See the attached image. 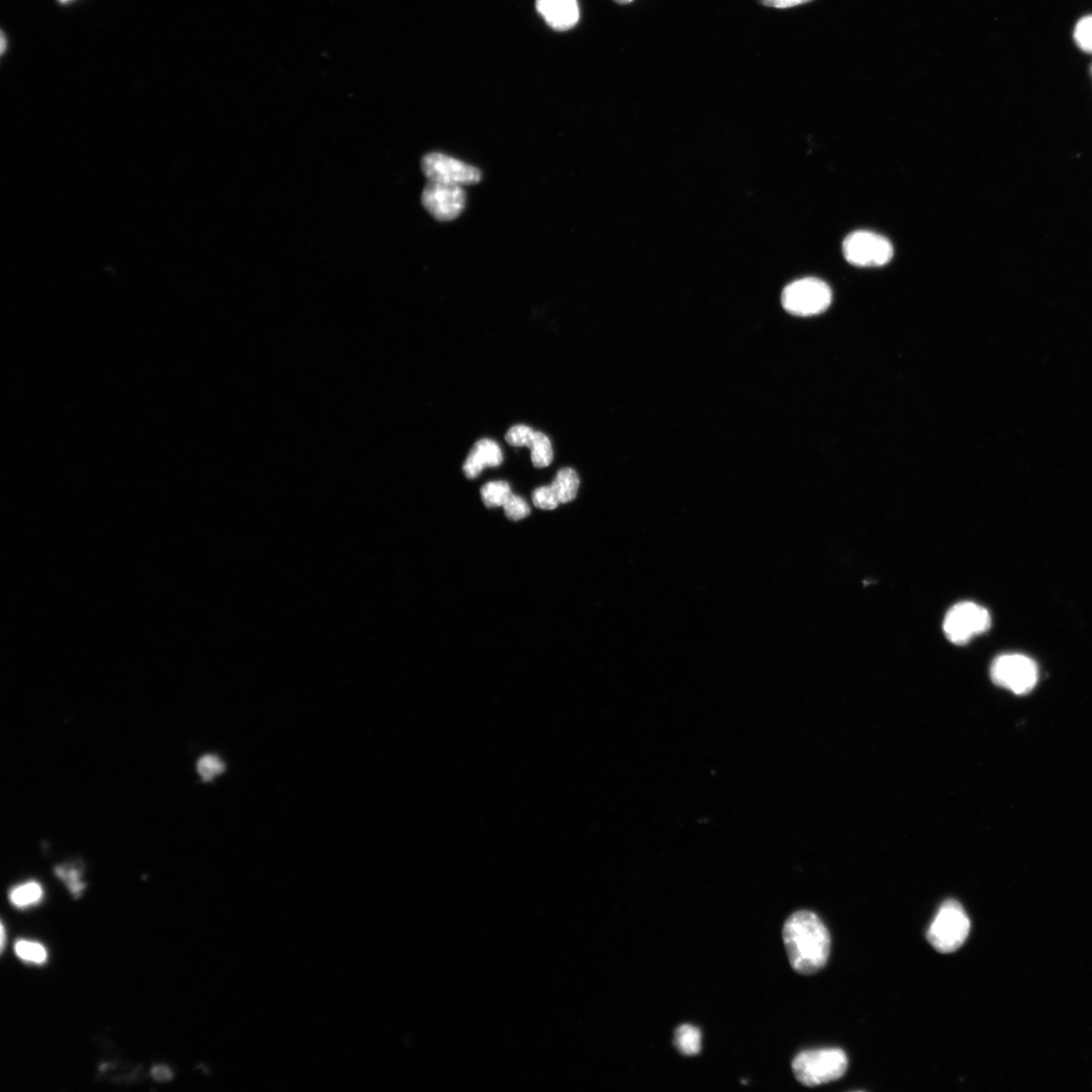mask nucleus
Instances as JSON below:
<instances>
[{"label":"nucleus","mask_w":1092,"mask_h":1092,"mask_svg":"<svg viewBox=\"0 0 1092 1092\" xmlns=\"http://www.w3.org/2000/svg\"><path fill=\"white\" fill-rule=\"evenodd\" d=\"M783 940L791 967L797 974L813 976L826 966L831 936L814 912L800 910L793 914L784 924Z\"/></svg>","instance_id":"1"},{"label":"nucleus","mask_w":1092,"mask_h":1092,"mask_svg":"<svg viewBox=\"0 0 1092 1092\" xmlns=\"http://www.w3.org/2000/svg\"><path fill=\"white\" fill-rule=\"evenodd\" d=\"M849 1062L839 1048L803 1051L792 1062L797 1080L805 1086H818L837 1080L846 1073Z\"/></svg>","instance_id":"2"},{"label":"nucleus","mask_w":1092,"mask_h":1092,"mask_svg":"<svg viewBox=\"0 0 1092 1092\" xmlns=\"http://www.w3.org/2000/svg\"><path fill=\"white\" fill-rule=\"evenodd\" d=\"M970 926V920L961 904L948 900L939 908L926 932V938L938 952L954 953L966 941Z\"/></svg>","instance_id":"3"},{"label":"nucleus","mask_w":1092,"mask_h":1092,"mask_svg":"<svg viewBox=\"0 0 1092 1092\" xmlns=\"http://www.w3.org/2000/svg\"><path fill=\"white\" fill-rule=\"evenodd\" d=\"M832 294L828 283L815 277L793 281L785 288L781 301L784 309L797 316L824 313L831 305Z\"/></svg>","instance_id":"4"},{"label":"nucleus","mask_w":1092,"mask_h":1092,"mask_svg":"<svg viewBox=\"0 0 1092 1092\" xmlns=\"http://www.w3.org/2000/svg\"><path fill=\"white\" fill-rule=\"evenodd\" d=\"M991 676L997 686L1014 694L1024 695L1034 689L1039 679V670L1029 656L1007 653L996 657L991 668Z\"/></svg>","instance_id":"5"},{"label":"nucleus","mask_w":1092,"mask_h":1092,"mask_svg":"<svg viewBox=\"0 0 1092 1092\" xmlns=\"http://www.w3.org/2000/svg\"><path fill=\"white\" fill-rule=\"evenodd\" d=\"M992 618L989 610L974 602L954 605L942 624L946 637L957 646H964L971 639L990 630Z\"/></svg>","instance_id":"6"},{"label":"nucleus","mask_w":1092,"mask_h":1092,"mask_svg":"<svg viewBox=\"0 0 1092 1092\" xmlns=\"http://www.w3.org/2000/svg\"><path fill=\"white\" fill-rule=\"evenodd\" d=\"M844 257L856 266H882L893 258V247L887 238L870 231L850 233L843 243Z\"/></svg>","instance_id":"7"},{"label":"nucleus","mask_w":1092,"mask_h":1092,"mask_svg":"<svg viewBox=\"0 0 1092 1092\" xmlns=\"http://www.w3.org/2000/svg\"><path fill=\"white\" fill-rule=\"evenodd\" d=\"M421 168L429 182L465 187L476 185L482 181L480 170L439 152L425 155L421 162Z\"/></svg>","instance_id":"8"},{"label":"nucleus","mask_w":1092,"mask_h":1092,"mask_svg":"<svg viewBox=\"0 0 1092 1092\" xmlns=\"http://www.w3.org/2000/svg\"><path fill=\"white\" fill-rule=\"evenodd\" d=\"M426 211L438 221L457 219L467 206V193L462 187L429 182L422 192Z\"/></svg>","instance_id":"9"},{"label":"nucleus","mask_w":1092,"mask_h":1092,"mask_svg":"<svg viewBox=\"0 0 1092 1092\" xmlns=\"http://www.w3.org/2000/svg\"><path fill=\"white\" fill-rule=\"evenodd\" d=\"M536 9L555 31L573 28L580 20L577 0H536Z\"/></svg>","instance_id":"10"},{"label":"nucleus","mask_w":1092,"mask_h":1092,"mask_svg":"<svg viewBox=\"0 0 1092 1092\" xmlns=\"http://www.w3.org/2000/svg\"><path fill=\"white\" fill-rule=\"evenodd\" d=\"M502 462L503 454L500 446L495 441L485 439L474 445L462 470L468 478H475L485 468H496Z\"/></svg>","instance_id":"11"},{"label":"nucleus","mask_w":1092,"mask_h":1092,"mask_svg":"<svg viewBox=\"0 0 1092 1092\" xmlns=\"http://www.w3.org/2000/svg\"><path fill=\"white\" fill-rule=\"evenodd\" d=\"M555 490L561 504L572 502L577 497L580 478L575 470L564 468L559 471L550 485Z\"/></svg>","instance_id":"12"},{"label":"nucleus","mask_w":1092,"mask_h":1092,"mask_svg":"<svg viewBox=\"0 0 1092 1092\" xmlns=\"http://www.w3.org/2000/svg\"><path fill=\"white\" fill-rule=\"evenodd\" d=\"M702 1035L698 1028L691 1025H683L676 1029L675 1045L678 1050L686 1056H694L701 1051Z\"/></svg>","instance_id":"13"},{"label":"nucleus","mask_w":1092,"mask_h":1092,"mask_svg":"<svg viewBox=\"0 0 1092 1092\" xmlns=\"http://www.w3.org/2000/svg\"><path fill=\"white\" fill-rule=\"evenodd\" d=\"M43 894L41 885L36 881H29L14 887L9 893V901L12 905L25 908L39 904L43 899Z\"/></svg>","instance_id":"14"},{"label":"nucleus","mask_w":1092,"mask_h":1092,"mask_svg":"<svg viewBox=\"0 0 1092 1092\" xmlns=\"http://www.w3.org/2000/svg\"><path fill=\"white\" fill-rule=\"evenodd\" d=\"M528 448L531 451V460L535 468L544 469L550 466L553 460V451L551 442L546 434L535 431Z\"/></svg>","instance_id":"15"},{"label":"nucleus","mask_w":1092,"mask_h":1092,"mask_svg":"<svg viewBox=\"0 0 1092 1092\" xmlns=\"http://www.w3.org/2000/svg\"><path fill=\"white\" fill-rule=\"evenodd\" d=\"M481 495L484 504L488 508H497L504 506L507 500L512 495V491L510 486L506 482H491L481 489Z\"/></svg>","instance_id":"16"},{"label":"nucleus","mask_w":1092,"mask_h":1092,"mask_svg":"<svg viewBox=\"0 0 1092 1092\" xmlns=\"http://www.w3.org/2000/svg\"><path fill=\"white\" fill-rule=\"evenodd\" d=\"M14 951L20 959L27 963L41 965L48 959L47 950L37 941L20 940L14 945Z\"/></svg>","instance_id":"17"},{"label":"nucleus","mask_w":1092,"mask_h":1092,"mask_svg":"<svg viewBox=\"0 0 1092 1092\" xmlns=\"http://www.w3.org/2000/svg\"><path fill=\"white\" fill-rule=\"evenodd\" d=\"M198 772L205 782H209L217 776L225 772L226 766L223 761L214 755H206L198 761Z\"/></svg>","instance_id":"18"},{"label":"nucleus","mask_w":1092,"mask_h":1092,"mask_svg":"<svg viewBox=\"0 0 1092 1092\" xmlns=\"http://www.w3.org/2000/svg\"><path fill=\"white\" fill-rule=\"evenodd\" d=\"M532 501L535 507L543 509V510H553L561 504L551 486L537 488L532 493Z\"/></svg>","instance_id":"19"},{"label":"nucleus","mask_w":1092,"mask_h":1092,"mask_svg":"<svg viewBox=\"0 0 1092 1092\" xmlns=\"http://www.w3.org/2000/svg\"><path fill=\"white\" fill-rule=\"evenodd\" d=\"M503 508L507 518L512 521L525 519L529 516L531 512V509L527 501L514 495V493L507 500Z\"/></svg>","instance_id":"20"},{"label":"nucleus","mask_w":1092,"mask_h":1092,"mask_svg":"<svg viewBox=\"0 0 1092 1092\" xmlns=\"http://www.w3.org/2000/svg\"><path fill=\"white\" fill-rule=\"evenodd\" d=\"M1075 42L1083 51L1092 54V17H1085L1076 25Z\"/></svg>","instance_id":"21"},{"label":"nucleus","mask_w":1092,"mask_h":1092,"mask_svg":"<svg viewBox=\"0 0 1092 1092\" xmlns=\"http://www.w3.org/2000/svg\"><path fill=\"white\" fill-rule=\"evenodd\" d=\"M55 873L60 879L65 882L74 896L79 897L81 894L85 886L81 881V874L79 870L74 869V868L58 867L56 868Z\"/></svg>","instance_id":"22"},{"label":"nucleus","mask_w":1092,"mask_h":1092,"mask_svg":"<svg viewBox=\"0 0 1092 1092\" xmlns=\"http://www.w3.org/2000/svg\"><path fill=\"white\" fill-rule=\"evenodd\" d=\"M534 432L535 431L533 429L527 425H516L508 430L505 440L508 444L512 446L528 447L532 440Z\"/></svg>","instance_id":"23"},{"label":"nucleus","mask_w":1092,"mask_h":1092,"mask_svg":"<svg viewBox=\"0 0 1092 1092\" xmlns=\"http://www.w3.org/2000/svg\"><path fill=\"white\" fill-rule=\"evenodd\" d=\"M758 2L765 7L775 9H789L809 4L813 2V0H758Z\"/></svg>","instance_id":"24"},{"label":"nucleus","mask_w":1092,"mask_h":1092,"mask_svg":"<svg viewBox=\"0 0 1092 1092\" xmlns=\"http://www.w3.org/2000/svg\"><path fill=\"white\" fill-rule=\"evenodd\" d=\"M152 1075L154 1079L159 1082H167L172 1079L171 1071L169 1068L162 1066L155 1067L152 1071Z\"/></svg>","instance_id":"25"},{"label":"nucleus","mask_w":1092,"mask_h":1092,"mask_svg":"<svg viewBox=\"0 0 1092 1092\" xmlns=\"http://www.w3.org/2000/svg\"><path fill=\"white\" fill-rule=\"evenodd\" d=\"M0 934H2V944H0V948H2V952H4V950L6 948V929H5V925L3 922H2V930H0Z\"/></svg>","instance_id":"26"},{"label":"nucleus","mask_w":1092,"mask_h":1092,"mask_svg":"<svg viewBox=\"0 0 1092 1092\" xmlns=\"http://www.w3.org/2000/svg\"><path fill=\"white\" fill-rule=\"evenodd\" d=\"M6 41L7 40H6L5 34L2 33V53L3 54L5 53L6 48H7V42Z\"/></svg>","instance_id":"27"},{"label":"nucleus","mask_w":1092,"mask_h":1092,"mask_svg":"<svg viewBox=\"0 0 1092 1092\" xmlns=\"http://www.w3.org/2000/svg\"><path fill=\"white\" fill-rule=\"evenodd\" d=\"M616 2L620 4V5H627V4L633 3L634 0H616Z\"/></svg>","instance_id":"28"},{"label":"nucleus","mask_w":1092,"mask_h":1092,"mask_svg":"<svg viewBox=\"0 0 1092 1092\" xmlns=\"http://www.w3.org/2000/svg\"><path fill=\"white\" fill-rule=\"evenodd\" d=\"M62 2L65 3V2H68V0H62Z\"/></svg>","instance_id":"29"}]
</instances>
